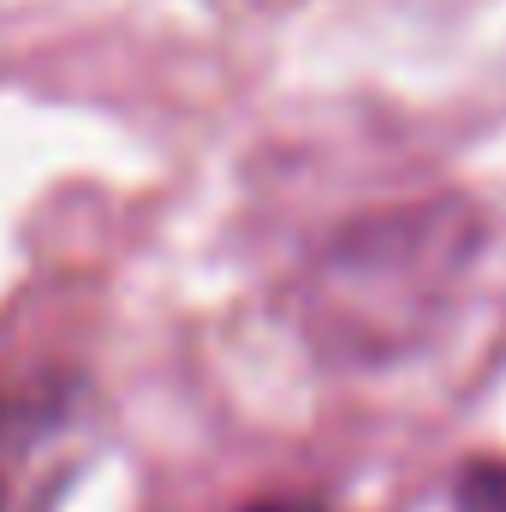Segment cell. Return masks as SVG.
Returning <instances> with one entry per match:
<instances>
[{"label": "cell", "mask_w": 506, "mask_h": 512, "mask_svg": "<svg viewBox=\"0 0 506 512\" xmlns=\"http://www.w3.org/2000/svg\"><path fill=\"white\" fill-rule=\"evenodd\" d=\"M60 441H66V411L54 399H0V512L54 507Z\"/></svg>", "instance_id": "6da1fadb"}, {"label": "cell", "mask_w": 506, "mask_h": 512, "mask_svg": "<svg viewBox=\"0 0 506 512\" xmlns=\"http://www.w3.org/2000/svg\"><path fill=\"white\" fill-rule=\"evenodd\" d=\"M453 512H506V465L477 459L453 483Z\"/></svg>", "instance_id": "7a4b0ae2"}, {"label": "cell", "mask_w": 506, "mask_h": 512, "mask_svg": "<svg viewBox=\"0 0 506 512\" xmlns=\"http://www.w3.org/2000/svg\"><path fill=\"white\" fill-rule=\"evenodd\" d=\"M245 512H316L310 501H256V507H245Z\"/></svg>", "instance_id": "3957f363"}]
</instances>
